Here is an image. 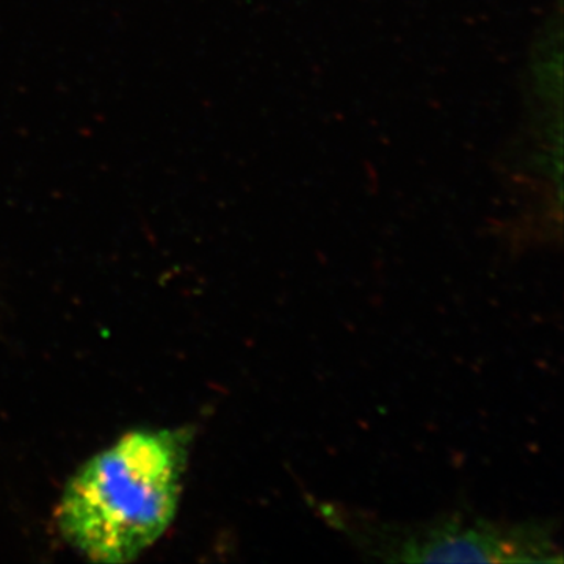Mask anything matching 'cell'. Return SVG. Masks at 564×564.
Listing matches in <instances>:
<instances>
[{
    "label": "cell",
    "instance_id": "1",
    "mask_svg": "<svg viewBox=\"0 0 564 564\" xmlns=\"http://www.w3.org/2000/svg\"><path fill=\"white\" fill-rule=\"evenodd\" d=\"M195 430L126 433L69 478L55 510L63 540L96 563H131L174 521Z\"/></svg>",
    "mask_w": 564,
    "mask_h": 564
},
{
    "label": "cell",
    "instance_id": "2",
    "mask_svg": "<svg viewBox=\"0 0 564 564\" xmlns=\"http://www.w3.org/2000/svg\"><path fill=\"white\" fill-rule=\"evenodd\" d=\"M315 513L366 558L388 563H562L552 519L503 522L456 510L421 522L381 521L311 499Z\"/></svg>",
    "mask_w": 564,
    "mask_h": 564
}]
</instances>
